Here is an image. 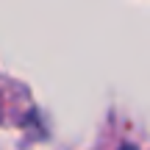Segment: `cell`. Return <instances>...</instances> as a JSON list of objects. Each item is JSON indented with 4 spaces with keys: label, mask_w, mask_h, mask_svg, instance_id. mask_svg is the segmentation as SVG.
Returning a JSON list of instances; mask_svg holds the SVG:
<instances>
[{
    "label": "cell",
    "mask_w": 150,
    "mask_h": 150,
    "mask_svg": "<svg viewBox=\"0 0 150 150\" xmlns=\"http://www.w3.org/2000/svg\"><path fill=\"white\" fill-rule=\"evenodd\" d=\"M128 150H131V147H128Z\"/></svg>",
    "instance_id": "cell-1"
}]
</instances>
